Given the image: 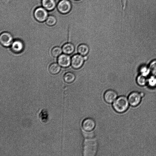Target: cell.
Here are the masks:
<instances>
[{
  "label": "cell",
  "mask_w": 156,
  "mask_h": 156,
  "mask_svg": "<svg viewBox=\"0 0 156 156\" xmlns=\"http://www.w3.org/2000/svg\"><path fill=\"white\" fill-rule=\"evenodd\" d=\"M83 58L84 60V61L88 59V57L87 56V55L83 56Z\"/></svg>",
  "instance_id": "cell-22"
},
{
  "label": "cell",
  "mask_w": 156,
  "mask_h": 156,
  "mask_svg": "<svg viewBox=\"0 0 156 156\" xmlns=\"http://www.w3.org/2000/svg\"><path fill=\"white\" fill-rule=\"evenodd\" d=\"M75 50V47L73 44L70 43L65 44L62 47V51L63 53L67 55L72 54Z\"/></svg>",
  "instance_id": "cell-12"
},
{
  "label": "cell",
  "mask_w": 156,
  "mask_h": 156,
  "mask_svg": "<svg viewBox=\"0 0 156 156\" xmlns=\"http://www.w3.org/2000/svg\"><path fill=\"white\" fill-rule=\"evenodd\" d=\"M23 44L20 40H16L12 44L11 49L14 53H19L21 52L23 50Z\"/></svg>",
  "instance_id": "cell-10"
},
{
  "label": "cell",
  "mask_w": 156,
  "mask_h": 156,
  "mask_svg": "<svg viewBox=\"0 0 156 156\" xmlns=\"http://www.w3.org/2000/svg\"><path fill=\"white\" fill-rule=\"evenodd\" d=\"M57 8L60 13L66 14L71 11L72 5L69 0H61L58 2Z\"/></svg>",
  "instance_id": "cell-3"
},
{
  "label": "cell",
  "mask_w": 156,
  "mask_h": 156,
  "mask_svg": "<svg viewBox=\"0 0 156 156\" xmlns=\"http://www.w3.org/2000/svg\"><path fill=\"white\" fill-rule=\"evenodd\" d=\"M151 74L156 76V59L152 60L148 65Z\"/></svg>",
  "instance_id": "cell-19"
},
{
  "label": "cell",
  "mask_w": 156,
  "mask_h": 156,
  "mask_svg": "<svg viewBox=\"0 0 156 156\" xmlns=\"http://www.w3.org/2000/svg\"><path fill=\"white\" fill-rule=\"evenodd\" d=\"M139 74L148 77L151 74L150 72L148 65L143 64L140 66L138 69Z\"/></svg>",
  "instance_id": "cell-13"
},
{
  "label": "cell",
  "mask_w": 156,
  "mask_h": 156,
  "mask_svg": "<svg viewBox=\"0 0 156 156\" xmlns=\"http://www.w3.org/2000/svg\"><path fill=\"white\" fill-rule=\"evenodd\" d=\"M144 95L143 93L137 91H132L127 97L129 105L133 107L137 106L140 103Z\"/></svg>",
  "instance_id": "cell-2"
},
{
  "label": "cell",
  "mask_w": 156,
  "mask_h": 156,
  "mask_svg": "<svg viewBox=\"0 0 156 156\" xmlns=\"http://www.w3.org/2000/svg\"><path fill=\"white\" fill-rule=\"evenodd\" d=\"M147 85L151 88L156 87V76L151 75L147 78Z\"/></svg>",
  "instance_id": "cell-18"
},
{
  "label": "cell",
  "mask_w": 156,
  "mask_h": 156,
  "mask_svg": "<svg viewBox=\"0 0 156 156\" xmlns=\"http://www.w3.org/2000/svg\"><path fill=\"white\" fill-rule=\"evenodd\" d=\"M61 69V67L59 65L54 63L51 64L48 68L49 71L52 74H56L58 73Z\"/></svg>",
  "instance_id": "cell-16"
},
{
  "label": "cell",
  "mask_w": 156,
  "mask_h": 156,
  "mask_svg": "<svg viewBox=\"0 0 156 156\" xmlns=\"http://www.w3.org/2000/svg\"><path fill=\"white\" fill-rule=\"evenodd\" d=\"M42 4L44 8L48 11L52 10L56 6L55 0H42Z\"/></svg>",
  "instance_id": "cell-11"
},
{
  "label": "cell",
  "mask_w": 156,
  "mask_h": 156,
  "mask_svg": "<svg viewBox=\"0 0 156 156\" xmlns=\"http://www.w3.org/2000/svg\"><path fill=\"white\" fill-rule=\"evenodd\" d=\"M57 21L56 18L53 16H48L46 22L47 25L52 26L55 24Z\"/></svg>",
  "instance_id": "cell-21"
},
{
  "label": "cell",
  "mask_w": 156,
  "mask_h": 156,
  "mask_svg": "<svg viewBox=\"0 0 156 156\" xmlns=\"http://www.w3.org/2000/svg\"><path fill=\"white\" fill-rule=\"evenodd\" d=\"M58 64L62 67H67L71 64V59L68 55L62 54L58 56Z\"/></svg>",
  "instance_id": "cell-9"
},
{
  "label": "cell",
  "mask_w": 156,
  "mask_h": 156,
  "mask_svg": "<svg viewBox=\"0 0 156 156\" xmlns=\"http://www.w3.org/2000/svg\"><path fill=\"white\" fill-rule=\"evenodd\" d=\"M117 98V94L116 91L112 90H106L104 95V99L105 101L108 104L113 103Z\"/></svg>",
  "instance_id": "cell-8"
},
{
  "label": "cell",
  "mask_w": 156,
  "mask_h": 156,
  "mask_svg": "<svg viewBox=\"0 0 156 156\" xmlns=\"http://www.w3.org/2000/svg\"><path fill=\"white\" fill-rule=\"evenodd\" d=\"M89 47L85 44H80L78 47L77 51L79 54L84 56L87 55L89 52Z\"/></svg>",
  "instance_id": "cell-14"
},
{
  "label": "cell",
  "mask_w": 156,
  "mask_h": 156,
  "mask_svg": "<svg viewBox=\"0 0 156 156\" xmlns=\"http://www.w3.org/2000/svg\"><path fill=\"white\" fill-rule=\"evenodd\" d=\"M129 105L128 98L124 96H121L117 97L113 103L112 107L116 112L122 113L128 110Z\"/></svg>",
  "instance_id": "cell-1"
},
{
  "label": "cell",
  "mask_w": 156,
  "mask_h": 156,
  "mask_svg": "<svg viewBox=\"0 0 156 156\" xmlns=\"http://www.w3.org/2000/svg\"><path fill=\"white\" fill-rule=\"evenodd\" d=\"M62 51L61 48L56 46L52 49L51 51V54L53 57H56L60 55Z\"/></svg>",
  "instance_id": "cell-20"
},
{
  "label": "cell",
  "mask_w": 156,
  "mask_h": 156,
  "mask_svg": "<svg viewBox=\"0 0 156 156\" xmlns=\"http://www.w3.org/2000/svg\"><path fill=\"white\" fill-rule=\"evenodd\" d=\"M96 126L95 120L92 118H87L83 121L82 127L83 130L86 132L92 131Z\"/></svg>",
  "instance_id": "cell-6"
},
{
  "label": "cell",
  "mask_w": 156,
  "mask_h": 156,
  "mask_svg": "<svg viewBox=\"0 0 156 156\" xmlns=\"http://www.w3.org/2000/svg\"><path fill=\"white\" fill-rule=\"evenodd\" d=\"M137 84L140 87H144L147 85V77L139 74L136 79Z\"/></svg>",
  "instance_id": "cell-15"
},
{
  "label": "cell",
  "mask_w": 156,
  "mask_h": 156,
  "mask_svg": "<svg viewBox=\"0 0 156 156\" xmlns=\"http://www.w3.org/2000/svg\"><path fill=\"white\" fill-rule=\"evenodd\" d=\"M48 12L44 8L40 7L37 8L34 12L35 19L39 22H43L46 20L48 17Z\"/></svg>",
  "instance_id": "cell-4"
},
{
  "label": "cell",
  "mask_w": 156,
  "mask_h": 156,
  "mask_svg": "<svg viewBox=\"0 0 156 156\" xmlns=\"http://www.w3.org/2000/svg\"><path fill=\"white\" fill-rule=\"evenodd\" d=\"M80 54L73 55L71 59V65L74 69H78L83 65L84 60L83 56Z\"/></svg>",
  "instance_id": "cell-5"
},
{
  "label": "cell",
  "mask_w": 156,
  "mask_h": 156,
  "mask_svg": "<svg viewBox=\"0 0 156 156\" xmlns=\"http://www.w3.org/2000/svg\"><path fill=\"white\" fill-rule=\"evenodd\" d=\"M63 79L66 82L70 83L74 80L75 79V76L73 73L68 72L64 75Z\"/></svg>",
  "instance_id": "cell-17"
},
{
  "label": "cell",
  "mask_w": 156,
  "mask_h": 156,
  "mask_svg": "<svg viewBox=\"0 0 156 156\" xmlns=\"http://www.w3.org/2000/svg\"><path fill=\"white\" fill-rule=\"evenodd\" d=\"M12 37L11 34L7 32L2 33L0 36L1 44L4 46L7 47L12 43Z\"/></svg>",
  "instance_id": "cell-7"
}]
</instances>
